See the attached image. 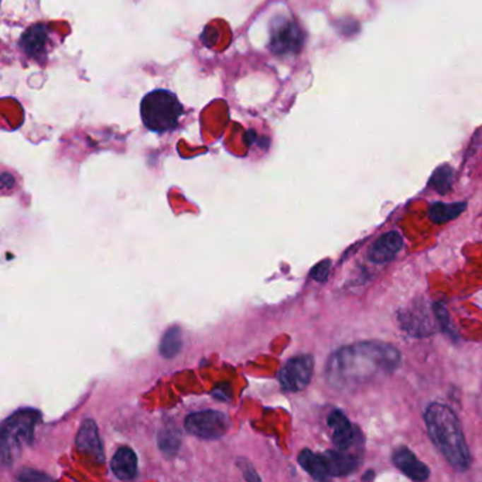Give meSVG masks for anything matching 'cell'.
I'll return each instance as SVG.
<instances>
[{"mask_svg":"<svg viewBox=\"0 0 482 482\" xmlns=\"http://www.w3.org/2000/svg\"><path fill=\"white\" fill-rule=\"evenodd\" d=\"M399 365L400 353L394 346L377 341L358 342L331 355L327 379L336 389H353L393 372Z\"/></svg>","mask_w":482,"mask_h":482,"instance_id":"cell-1","label":"cell"},{"mask_svg":"<svg viewBox=\"0 0 482 482\" xmlns=\"http://www.w3.org/2000/svg\"><path fill=\"white\" fill-rule=\"evenodd\" d=\"M428 434L435 447L457 471L471 465L468 445L455 413L445 404L431 403L424 413Z\"/></svg>","mask_w":482,"mask_h":482,"instance_id":"cell-2","label":"cell"},{"mask_svg":"<svg viewBox=\"0 0 482 482\" xmlns=\"http://www.w3.org/2000/svg\"><path fill=\"white\" fill-rule=\"evenodd\" d=\"M144 126L154 133H165L178 126L182 106L177 96L167 89L148 92L140 105Z\"/></svg>","mask_w":482,"mask_h":482,"instance_id":"cell-3","label":"cell"},{"mask_svg":"<svg viewBox=\"0 0 482 482\" xmlns=\"http://www.w3.org/2000/svg\"><path fill=\"white\" fill-rule=\"evenodd\" d=\"M37 418V411L21 410L4 421L1 428V459L4 464L11 462L21 445L33 438Z\"/></svg>","mask_w":482,"mask_h":482,"instance_id":"cell-4","label":"cell"},{"mask_svg":"<svg viewBox=\"0 0 482 482\" xmlns=\"http://www.w3.org/2000/svg\"><path fill=\"white\" fill-rule=\"evenodd\" d=\"M230 425L228 414L218 410H204L189 414L185 418V428L188 433L204 438L215 440L222 437Z\"/></svg>","mask_w":482,"mask_h":482,"instance_id":"cell-5","label":"cell"},{"mask_svg":"<svg viewBox=\"0 0 482 482\" xmlns=\"http://www.w3.org/2000/svg\"><path fill=\"white\" fill-rule=\"evenodd\" d=\"M304 44V33L293 21L280 18L274 21L270 33V49L276 55H294Z\"/></svg>","mask_w":482,"mask_h":482,"instance_id":"cell-6","label":"cell"},{"mask_svg":"<svg viewBox=\"0 0 482 482\" xmlns=\"http://www.w3.org/2000/svg\"><path fill=\"white\" fill-rule=\"evenodd\" d=\"M314 360L310 355H300L291 358L280 370L278 380L284 390L298 392L304 389L312 376Z\"/></svg>","mask_w":482,"mask_h":482,"instance_id":"cell-7","label":"cell"},{"mask_svg":"<svg viewBox=\"0 0 482 482\" xmlns=\"http://www.w3.org/2000/svg\"><path fill=\"white\" fill-rule=\"evenodd\" d=\"M399 318H400V325L406 331H408L417 336L428 335L434 331L433 324H431L430 317H428V312L425 310V305H423V304L413 302L410 308L400 311Z\"/></svg>","mask_w":482,"mask_h":482,"instance_id":"cell-8","label":"cell"},{"mask_svg":"<svg viewBox=\"0 0 482 482\" xmlns=\"http://www.w3.org/2000/svg\"><path fill=\"white\" fill-rule=\"evenodd\" d=\"M328 425L332 431V442L336 448L351 449L356 444V430L342 411H332L328 416Z\"/></svg>","mask_w":482,"mask_h":482,"instance_id":"cell-9","label":"cell"},{"mask_svg":"<svg viewBox=\"0 0 482 482\" xmlns=\"http://www.w3.org/2000/svg\"><path fill=\"white\" fill-rule=\"evenodd\" d=\"M403 246V237L392 230L383 233L370 247L369 260L373 263H386L392 260Z\"/></svg>","mask_w":482,"mask_h":482,"instance_id":"cell-10","label":"cell"},{"mask_svg":"<svg viewBox=\"0 0 482 482\" xmlns=\"http://www.w3.org/2000/svg\"><path fill=\"white\" fill-rule=\"evenodd\" d=\"M393 464L410 479L424 481L428 478L430 471L425 464L417 459V457L407 449L406 447H400L393 452Z\"/></svg>","mask_w":482,"mask_h":482,"instance_id":"cell-11","label":"cell"},{"mask_svg":"<svg viewBox=\"0 0 482 482\" xmlns=\"http://www.w3.org/2000/svg\"><path fill=\"white\" fill-rule=\"evenodd\" d=\"M327 471L329 478L331 476H343L351 474L359 465V458L356 454L349 452V449H336V451H327L322 454Z\"/></svg>","mask_w":482,"mask_h":482,"instance_id":"cell-12","label":"cell"},{"mask_svg":"<svg viewBox=\"0 0 482 482\" xmlns=\"http://www.w3.org/2000/svg\"><path fill=\"white\" fill-rule=\"evenodd\" d=\"M48 28L42 24L31 25L21 37L20 47L31 58H44L47 55Z\"/></svg>","mask_w":482,"mask_h":482,"instance_id":"cell-13","label":"cell"},{"mask_svg":"<svg viewBox=\"0 0 482 482\" xmlns=\"http://www.w3.org/2000/svg\"><path fill=\"white\" fill-rule=\"evenodd\" d=\"M76 447L79 451L92 455L98 461H103L102 444L98 435L96 424L93 420H85L76 435Z\"/></svg>","mask_w":482,"mask_h":482,"instance_id":"cell-14","label":"cell"},{"mask_svg":"<svg viewBox=\"0 0 482 482\" xmlns=\"http://www.w3.org/2000/svg\"><path fill=\"white\" fill-rule=\"evenodd\" d=\"M110 466L119 479H133L137 474V457L129 447H120L114 452Z\"/></svg>","mask_w":482,"mask_h":482,"instance_id":"cell-15","label":"cell"},{"mask_svg":"<svg viewBox=\"0 0 482 482\" xmlns=\"http://www.w3.org/2000/svg\"><path fill=\"white\" fill-rule=\"evenodd\" d=\"M298 464L317 481H325L329 478L322 454H315L305 448L298 455Z\"/></svg>","mask_w":482,"mask_h":482,"instance_id":"cell-16","label":"cell"},{"mask_svg":"<svg viewBox=\"0 0 482 482\" xmlns=\"http://www.w3.org/2000/svg\"><path fill=\"white\" fill-rule=\"evenodd\" d=\"M465 208H466L465 202H455V204L438 202L430 208L428 216L435 223H444V222H448V221L457 218L458 215H461Z\"/></svg>","mask_w":482,"mask_h":482,"instance_id":"cell-17","label":"cell"},{"mask_svg":"<svg viewBox=\"0 0 482 482\" xmlns=\"http://www.w3.org/2000/svg\"><path fill=\"white\" fill-rule=\"evenodd\" d=\"M182 346V338L181 331L178 327H171L165 331L161 343H160V352L164 358H174Z\"/></svg>","mask_w":482,"mask_h":482,"instance_id":"cell-18","label":"cell"},{"mask_svg":"<svg viewBox=\"0 0 482 482\" xmlns=\"http://www.w3.org/2000/svg\"><path fill=\"white\" fill-rule=\"evenodd\" d=\"M452 178H454V171L449 165H441L438 167L431 178H430V185L438 192V194H447L451 189L452 185Z\"/></svg>","mask_w":482,"mask_h":482,"instance_id":"cell-19","label":"cell"},{"mask_svg":"<svg viewBox=\"0 0 482 482\" xmlns=\"http://www.w3.org/2000/svg\"><path fill=\"white\" fill-rule=\"evenodd\" d=\"M178 435L172 434L171 431H167L165 434L160 435V447L165 454H172L174 451H177L178 447Z\"/></svg>","mask_w":482,"mask_h":482,"instance_id":"cell-20","label":"cell"},{"mask_svg":"<svg viewBox=\"0 0 482 482\" xmlns=\"http://www.w3.org/2000/svg\"><path fill=\"white\" fill-rule=\"evenodd\" d=\"M434 314H435V318L438 321V324L441 325V328L447 332V334H451V325H449V315H448V311L447 308L440 304V302H435L434 304Z\"/></svg>","mask_w":482,"mask_h":482,"instance_id":"cell-21","label":"cell"},{"mask_svg":"<svg viewBox=\"0 0 482 482\" xmlns=\"http://www.w3.org/2000/svg\"><path fill=\"white\" fill-rule=\"evenodd\" d=\"M329 260H322L318 264H315L311 270V277L317 281H325L329 273Z\"/></svg>","mask_w":482,"mask_h":482,"instance_id":"cell-22","label":"cell"},{"mask_svg":"<svg viewBox=\"0 0 482 482\" xmlns=\"http://www.w3.org/2000/svg\"><path fill=\"white\" fill-rule=\"evenodd\" d=\"M17 479H23V481H45V479H51L48 475H45V474H41V472H38V471H30V469H25V471H23L18 476H17Z\"/></svg>","mask_w":482,"mask_h":482,"instance_id":"cell-23","label":"cell"}]
</instances>
